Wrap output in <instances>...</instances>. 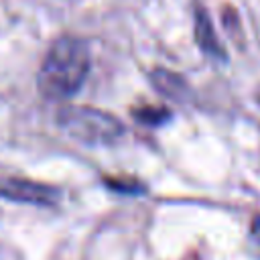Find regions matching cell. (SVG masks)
Wrapping results in <instances>:
<instances>
[{
	"instance_id": "3",
	"label": "cell",
	"mask_w": 260,
	"mask_h": 260,
	"mask_svg": "<svg viewBox=\"0 0 260 260\" xmlns=\"http://www.w3.org/2000/svg\"><path fill=\"white\" fill-rule=\"evenodd\" d=\"M0 197L18 203L55 205L61 199V191L47 183L20 179V177H4L0 179Z\"/></svg>"
},
{
	"instance_id": "2",
	"label": "cell",
	"mask_w": 260,
	"mask_h": 260,
	"mask_svg": "<svg viewBox=\"0 0 260 260\" xmlns=\"http://www.w3.org/2000/svg\"><path fill=\"white\" fill-rule=\"evenodd\" d=\"M57 124L85 144H112L124 134V124L110 112L91 106H65L57 112Z\"/></svg>"
},
{
	"instance_id": "7",
	"label": "cell",
	"mask_w": 260,
	"mask_h": 260,
	"mask_svg": "<svg viewBox=\"0 0 260 260\" xmlns=\"http://www.w3.org/2000/svg\"><path fill=\"white\" fill-rule=\"evenodd\" d=\"M250 238H252V246H254L256 254L260 256V215H256L250 223Z\"/></svg>"
},
{
	"instance_id": "4",
	"label": "cell",
	"mask_w": 260,
	"mask_h": 260,
	"mask_svg": "<svg viewBox=\"0 0 260 260\" xmlns=\"http://www.w3.org/2000/svg\"><path fill=\"white\" fill-rule=\"evenodd\" d=\"M195 39H197L199 47H201L205 53H209V55H213V57H221V55H223L221 45L217 43V37H215V32H213V26H211V22H209L205 10H201V8L197 10V16H195Z\"/></svg>"
},
{
	"instance_id": "6",
	"label": "cell",
	"mask_w": 260,
	"mask_h": 260,
	"mask_svg": "<svg viewBox=\"0 0 260 260\" xmlns=\"http://www.w3.org/2000/svg\"><path fill=\"white\" fill-rule=\"evenodd\" d=\"M110 185V189H116V191H124V193H140L144 187L132 179H126V181H120V179H108L106 181Z\"/></svg>"
},
{
	"instance_id": "5",
	"label": "cell",
	"mask_w": 260,
	"mask_h": 260,
	"mask_svg": "<svg viewBox=\"0 0 260 260\" xmlns=\"http://www.w3.org/2000/svg\"><path fill=\"white\" fill-rule=\"evenodd\" d=\"M134 118L148 126H158L169 120V110L156 108V106H142L140 110H134Z\"/></svg>"
},
{
	"instance_id": "1",
	"label": "cell",
	"mask_w": 260,
	"mask_h": 260,
	"mask_svg": "<svg viewBox=\"0 0 260 260\" xmlns=\"http://www.w3.org/2000/svg\"><path fill=\"white\" fill-rule=\"evenodd\" d=\"M91 57L87 45L73 35H61L55 39L45 53L39 75L37 87L45 100L61 102L77 93L89 73Z\"/></svg>"
}]
</instances>
